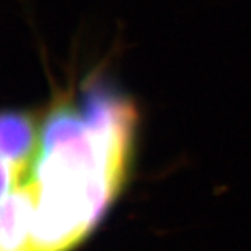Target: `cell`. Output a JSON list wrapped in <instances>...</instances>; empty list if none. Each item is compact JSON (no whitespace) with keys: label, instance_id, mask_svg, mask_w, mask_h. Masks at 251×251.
Masks as SVG:
<instances>
[{"label":"cell","instance_id":"6da1fadb","mask_svg":"<svg viewBox=\"0 0 251 251\" xmlns=\"http://www.w3.org/2000/svg\"><path fill=\"white\" fill-rule=\"evenodd\" d=\"M137 112L102 84L80 112L60 105L39 134L29 179L36 205L25 251H70L97 226L126 180Z\"/></svg>","mask_w":251,"mask_h":251},{"label":"cell","instance_id":"7a4b0ae2","mask_svg":"<svg viewBox=\"0 0 251 251\" xmlns=\"http://www.w3.org/2000/svg\"><path fill=\"white\" fill-rule=\"evenodd\" d=\"M36 205L29 173L0 201V251H25Z\"/></svg>","mask_w":251,"mask_h":251},{"label":"cell","instance_id":"3957f363","mask_svg":"<svg viewBox=\"0 0 251 251\" xmlns=\"http://www.w3.org/2000/svg\"><path fill=\"white\" fill-rule=\"evenodd\" d=\"M29 165H21L14 162L0 159V201L10 194V191L25 179L29 173Z\"/></svg>","mask_w":251,"mask_h":251},{"label":"cell","instance_id":"277c9868","mask_svg":"<svg viewBox=\"0 0 251 251\" xmlns=\"http://www.w3.org/2000/svg\"><path fill=\"white\" fill-rule=\"evenodd\" d=\"M6 137H7V112H1L0 113V159H3Z\"/></svg>","mask_w":251,"mask_h":251}]
</instances>
